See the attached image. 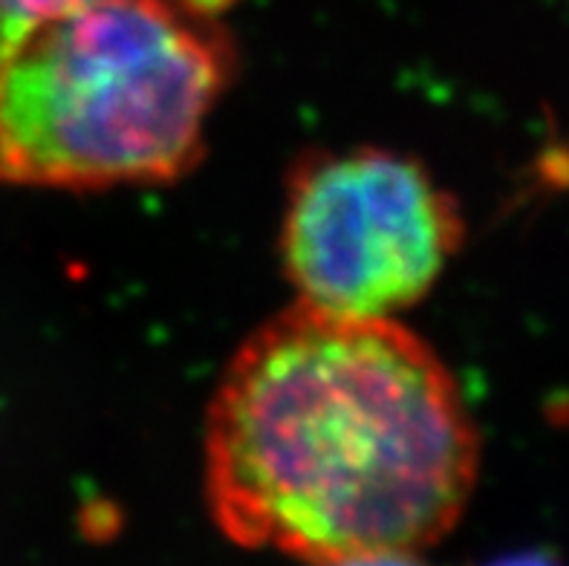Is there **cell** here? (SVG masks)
Instances as JSON below:
<instances>
[{"label": "cell", "instance_id": "5b68a950", "mask_svg": "<svg viewBox=\"0 0 569 566\" xmlns=\"http://www.w3.org/2000/svg\"><path fill=\"white\" fill-rule=\"evenodd\" d=\"M535 180L543 191H569V145L549 148L535 168Z\"/></svg>", "mask_w": 569, "mask_h": 566}, {"label": "cell", "instance_id": "8992f818", "mask_svg": "<svg viewBox=\"0 0 569 566\" xmlns=\"http://www.w3.org/2000/svg\"><path fill=\"white\" fill-rule=\"evenodd\" d=\"M321 566H426L417 558V553H373V555H353V558L330 560Z\"/></svg>", "mask_w": 569, "mask_h": 566}, {"label": "cell", "instance_id": "6da1fadb", "mask_svg": "<svg viewBox=\"0 0 569 566\" xmlns=\"http://www.w3.org/2000/svg\"><path fill=\"white\" fill-rule=\"evenodd\" d=\"M477 466L460 385L397 318L296 301L231 356L206 416L220 532L318 566L442 540Z\"/></svg>", "mask_w": 569, "mask_h": 566}, {"label": "cell", "instance_id": "52a82bcc", "mask_svg": "<svg viewBox=\"0 0 569 566\" xmlns=\"http://www.w3.org/2000/svg\"><path fill=\"white\" fill-rule=\"evenodd\" d=\"M483 566H561L552 555L543 553H518V555H506V558L491 560V564Z\"/></svg>", "mask_w": 569, "mask_h": 566}, {"label": "cell", "instance_id": "277c9868", "mask_svg": "<svg viewBox=\"0 0 569 566\" xmlns=\"http://www.w3.org/2000/svg\"><path fill=\"white\" fill-rule=\"evenodd\" d=\"M90 3L96 0H0V64L43 23L81 7H90ZM188 3H194L206 12L226 14L238 0H188Z\"/></svg>", "mask_w": 569, "mask_h": 566}, {"label": "cell", "instance_id": "3957f363", "mask_svg": "<svg viewBox=\"0 0 569 566\" xmlns=\"http://www.w3.org/2000/svg\"><path fill=\"white\" fill-rule=\"evenodd\" d=\"M460 206L417 159L376 148L318 153L289 180L281 260L298 304L397 318L462 246Z\"/></svg>", "mask_w": 569, "mask_h": 566}, {"label": "cell", "instance_id": "7a4b0ae2", "mask_svg": "<svg viewBox=\"0 0 569 566\" xmlns=\"http://www.w3.org/2000/svg\"><path fill=\"white\" fill-rule=\"evenodd\" d=\"M223 14L188 0H96L0 64V182L99 191L200 162L234 72Z\"/></svg>", "mask_w": 569, "mask_h": 566}]
</instances>
